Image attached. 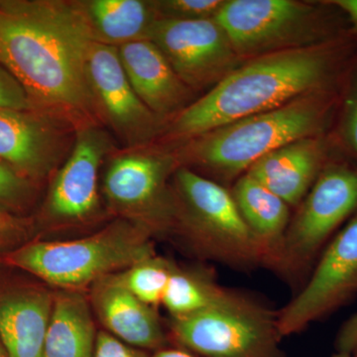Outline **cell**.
<instances>
[{"label":"cell","instance_id":"6da1fadb","mask_svg":"<svg viewBox=\"0 0 357 357\" xmlns=\"http://www.w3.org/2000/svg\"><path fill=\"white\" fill-rule=\"evenodd\" d=\"M96 42L77 0H0V65L33 109L76 130L102 126L89 79Z\"/></svg>","mask_w":357,"mask_h":357},{"label":"cell","instance_id":"7a4b0ae2","mask_svg":"<svg viewBox=\"0 0 357 357\" xmlns=\"http://www.w3.org/2000/svg\"><path fill=\"white\" fill-rule=\"evenodd\" d=\"M357 55L351 35L250 59L167 122L159 141L174 146L225 124L278 109L300 96L340 91Z\"/></svg>","mask_w":357,"mask_h":357},{"label":"cell","instance_id":"3957f363","mask_svg":"<svg viewBox=\"0 0 357 357\" xmlns=\"http://www.w3.org/2000/svg\"><path fill=\"white\" fill-rule=\"evenodd\" d=\"M338 100L340 91L307 93L278 109L213 129L170 150L180 166L195 172L204 171L220 184L229 182L284 145L328 135Z\"/></svg>","mask_w":357,"mask_h":357},{"label":"cell","instance_id":"277c9868","mask_svg":"<svg viewBox=\"0 0 357 357\" xmlns=\"http://www.w3.org/2000/svg\"><path fill=\"white\" fill-rule=\"evenodd\" d=\"M153 239L145 227L115 218L86 236L22 244L6 253L3 261L54 290L86 293L102 277L156 255Z\"/></svg>","mask_w":357,"mask_h":357},{"label":"cell","instance_id":"5b68a950","mask_svg":"<svg viewBox=\"0 0 357 357\" xmlns=\"http://www.w3.org/2000/svg\"><path fill=\"white\" fill-rule=\"evenodd\" d=\"M173 217L168 236L176 237L192 255L231 269L262 267V255L244 222L231 191L180 166L171 178Z\"/></svg>","mask_w":357,"mask_h":357},{"label":"cell","instance_id":"8992f818","mask_svg":"<svg viewBox=\"0 0 357 357\" xmlns=\"http://www.w3.org/2000/svg\"><path fill=\"white\" fill-rule=\"evenodd\" d=\"M217 20L243 62L351 35L347 16L332 0H227Z\"/></svg>","mask_w":357,"mask_h":357},{"label":"cell","instance_id":"52a82bcc","mask_svg":"<svg viewBox=\"0 0 357 357\" xmlns=\"http://www.w3.org/2000/svg\"><path fill=\"white\" fill-rule=\"evenodd\" d=\"M357 215V164L333 157L291 218L270 265L297 293L333 237Z\"/></svg>","mask_w":357,"mask_h":357},{"label":"cell","instance_id":"ba28073f","mask_svg":"<svg viewBox=\"0 0 357 357\" xmlns=\"http://www.w3.org/2000/svg\"><path fill=\"white\" fill-rule=\"evenodd\" d=\"M167 331L173 347L196 357H288L278 311L245 291L229 289L211 309L170 318Z\"/></svg>","mask_w":357,"mask_h":357},{"label":"cell","instance_id":"9c48e42d","mask_svg":"<svg viewBox=\"0 0 357 357\" xmlns=\"http://www.w3.org/2000/svg\"><path fill=\"white\" fill-rule=\"evenodd\" d=\"M102 190L112 218L137 223L153 237L168 236L173 217L171 178L180 167L170 149L124 148L110 155Z\"/></svg>","mask_w":357,"mask_h":357},{"label":"cell","instance_id":"30bf717a","mask_svg":"<svg viewBox=\"0 0 357 357\" xmlns=\"http://www.w3.org/2000/svg\"><path fill=\"white\" fill-rule=\"evenodd\" d=\"M116 150L100 126L79 129L70 153L53 178L40 213V227L48 234L84 230L109 217L98 178L103 162Z\"/></svg>","mask_w":357,"mask_h":357},{"label":"cell","instance_id":"8fae6325","mask_svg":"<svg viewBox=\"0 0 357 357\" xmlns=\"http://www.w3.org/2000/svg\"><path fill=\"white\" fill-rule=\"evenodd\" d=\"M357 296V215L326 246L305 285L278 310L282 337L304 332Z\"/></svg>","mask_w":357,"mask_h":357},{"label":"cell","instance_id":"7c38bea8","mask_svg":"<svg viewBox=\"0 0 357 357\" xmlns=\"http://www.w3.org/2000/svg\"><path fill=\"white\" fill-rule=\"evenodd\" d=\"M150 40L194 93L213 89L243 63L217 18L160 20Z\"/></svg>","mask_w":357,"mask_h":357},{"label":"cell","instance_id":"4fadbf2b","mask_svg":"<svg viewBox=\"0 0 357 357\" xmlns=\"http://www.w3.org/2000/svg\"><path fill=\"white\" fill-rule=\"evenodd\" d=\"M89 79L102 126L126 148L153 145L166 121L148 109L129 83L116 47L96 42L89 58Z\"/></svg>","mask_w":357,"mask_h":357},{"label":"cell","instance_id":"5bb4252c","mask_svg":"<svg viewBox=\"0 0 357 357\" xmlns=\"http://www.w3.org/2000/svg\"><path fill=\"white\" fill-rule=\"evenodd\" d=\"M76 132L38 110L0 109V161L33 183L52 178L69 156Z\"/></svg>","mask_w":357,"mask_h":357},{"label":"cell","instance_id":"9a60e30c","mask_svg":"<svg viewBox=\"0 0 357 357\" xmlns=\"http://www.w3.org/2000/svg\"><path fill=\"white\" fill-rule=\"evenodd\" d=\"M86 295L102 330L126 344L151 354L172 345L157 309L136 298L116 273L96 281Z\"/></svg>","mask_w":357,"mask_h":357},{"label":"cell","instance_id":"2e32d148","mask_svg":"<svg viewBox=\"0 0 357 357\" xmlns=\"http://www.w3.org/2000/svg\"><path fill=\"white\" fill-rule=\"evenodd\" d=\"M337 156L328 135L303 138L258 160L246 172L289 206L298 208L328 162Z\"/></svg>","mask_w":357,"mask_h":357},{"label":"cell","instance_id":"e0dca14e","mask_svg":"<svg viewBox=\"0 0 357 357\" xmlns=\"http://www.w3.org/2000/svg\"><path fill=\"white\" fill-rule=\"evenodd\" d=\"M117 50L134 91L148 109L166 123L194 102V91L151 40L124 44Z\"/></svg>","mask_w":357,"mask_h":357},{"label":"cell","instance_id":"ac0fdd59","mask_svg":"<svg viewBox=\"0 0 357 357\" xmlns=\"http://www.w3.org/2000/svg\"><path fill=\"white\" fill-rule=\"evenodd\" d=\"M54 296L44 283L0 289V340L8 357H44Z\"/></svg>","mask_w":357,"mask_h":357},{"label":"cell","instance_id":"d6986e66","mask_svg":"<svg viewBox=\"0 0 357 357\" xmlns=\"http://www.w3.org/2000/svg\"><path fill=\"white\" fill-rule=\"evenodd\" d=\"M231 194L260 249L262 267L269 269L290 223V206L246 173L236 178Z\"/></svg>","mask_w":357,"mask_h":357},{"label":"cell","instance_id":"ffe728a7","mask_svg":"<svg viewBox=\"0 0 357 357\" xmlns=\"http://www.w3.org/2000/svg\"><path fill=\"white\" fill-rule=\"evenodd\" d=\"M98 43L119 48L122 45L151 39L161 18L156 2L149 0H77Z\"/></svg>","mask_w":357,"mask_h":357},{"label":"cell","instance_id":"44dd1931","mask_svg":"<svg viewBox=\"0 0 357 357\" xmlns=\"http://www.w3.org/2000/svg\"><path fill=\"white\" fill-rule=\"evenodd\" d=\"M96 335L86 293L55 290L44 357H93Z\"/></svg>","mask_w":357,"mask_h":357},{"label":"cell","instance_id":"7402d4cb","mask_svg":"<svg viewBox=\"0 0 357 357\" xmlns=\"http://www.w3.org/2000/svg\"><path fill=\"white\" fill-rule=\"evenodd\" d=\"M229 290L220 285L213 268L175 263L162 305L170 318H184L215 306Z\"/></svg>","mask_w":357,"mask_h":357},{"label":"cell","instance_id":"603a6c76","mask_svg":"<svg viewBox=\"0 0 357 357\" xmlns=\"http://www.w3.org/2000/svg\"><path fill=\"white\" fill-rule=\"evenodd\" d=\"M328 137L335 155L357 164V55L340 86L337 114Z\"/></svg>","mask_w":357,"mask_h":357},{"label":"cell","instance_id":"cb8c5ba5","mask_svg":"<svg viewBox=\"0 0 357 357\" xmlns=\"http://www.w3.org/2000/svg\"><path fill=\"white\" fill-rule=\"evenodd\" d=\"M175 263L156 253L116 274L124 287L136 298L157 309L162 305Z\"/></svg>","mask_w":357,"mask_h":357},{"label":"cell","instance_id":"d4e9b609","mask_svg":"<svg viewBox=\"0 0 357 357\" xmlns=\"http://www.w3.org/2000/svg\"><path fill=\"white\" fill-rule=\"evenodd\" d=\"M161 20H203L217 18L227 0H155Z\"/></svg>","mask_w":357,"mask_h":357},{"label":"cell","instance_id":"484cf974","mask_svg":"<svg viewBox=\"0 0 357 357\" xmlns=\"http://www.w3.org/2000/svg\"><path fill=\"white\" fill-rule=\"evenodd\" d=\"M34 183L0 161V206L20 210L31 203Z\"/></svg>","mask_w":357,"mask_h":357},{"label":"cell","instance_id":"4316f807","mask_svg":"<svg viewBox=\"0 0 357 357\" xmlns=\"http://www.w3.org/2000/svg\"><path fill=\"white\" fill-rule=\"evenodd\" d=\"M0 109H33L22 84L2 65H0Z\"/></svg>","mask_w":357,"mask_h":357},{"label":"cell","instance_id":"83f0119b","mask_svg":"<svg viewBox=\"0 0 357 357\" xmlns=\"http://www.w3.org/2000/svg\"><path fill=\"white\" fill-rule=\"evenodd\" d=\"M151 352L126 344L102 328L98 331L93 357H151Z\"/></svg>","mask_w":357,"mask_h":357},{"label":"cell","instance_id":"f1b7e54d","mask_svg":"<svg viewBox=\"0 0 357 357\" xmlns=\"http://www.w3.org/2000/svg\"><path fill=\"white\" fill-rule=\"evenodd\" d=\"M31 227L20 218L0 210V248H8L27 238Z\"/></svg>","mask_w":357,"mask_h":357},{"label":"cell","instance_id":"f546056e","mask_svg":"<svg viewBox=\"0 0 357 357\" xmlns=\"http://www.w3.org/2000/svg\"><path fill=\"white\" fill-rule=\"evenodd\" d=\"M335 351L357 354V312L340 326L335 335Z\"/></svg>","mask_w":357,"mask_h":357},{"label":"cell","instance_id":"4dcf8cb0","mask_svg":"<svg viewBox=\"0 0 357 357\" xmlns=\"http://www.w3.org/2000/svg\"><path fill=\"white\" fill-rule=\"evenodd\" d=\"M347 16L349 24V34L357 41V0H332Z\"/></svg>","mask_w":357,"mask_h":357},{"label":"cell","instance_id":"1f68e13d","mask_svg":"<svg viewBox=\"0 0 357 357\" xmlns=\"http://www.w3.org/2000/svg\"><path fill=\"white\" fill-rule=\"evenodd\" d=\"M151 357H196L190 354V352L184 351V349H178V347H171L166 349H160L151 354Z\"/></svg>","mask_w":357,"mask_h":357},{"label":"cell","instance_id":"d6a6232c","mask_svg":"<svg viewBox=\"0 0 357 357\" xmlns=\"http://www.w3.org/2000/svg\"><path fill=\"white\" fill-rule=\"evenodd\" d=\"M331 357H357V354H347V352L335 351Z\"/></svg>","mask_w":357,"mask_h":357},{"label":"cell","instance_id":"836d02e7","mask_svg":"<svg viewBox=\"0 0 357 357\" xmlns=\"http://www.w3.org/2000/svg\"><path fill=\"white\" fill-rule=\"evenodd\" d=\"M0 357H8V354H7L6 347H4L3 344H2L1 340H0Z\"/></svg>","mask_w":357,"mask_h":357}]
</instances>
